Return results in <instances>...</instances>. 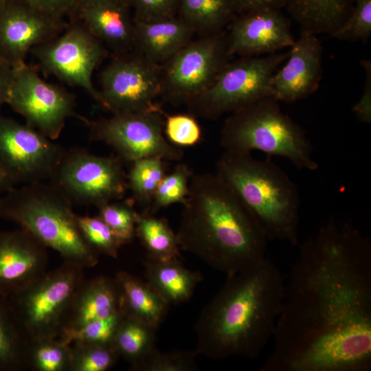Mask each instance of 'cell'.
<instances>
[{
  "instance_id": "5b68a950",
  "label": "cell",
  "mask_w": 371,
  "mask_h": 371,
  "mask_svg": "<svg viewBox=\"0 0 371 371\" xmlns=\"http://www.w3.org/2000/svg\"><path fill=\"white\" fill-rule=\"evenodd\" d=\"M0 218L14 222L47 249L85 269L98 263V254L85 240L73 203L52 183L13 188L0 197Z\"/></svg>"
},
{
  "instance_id": "ab89813d",
  "label": "cell",
  "mask_w": 371,
  "mask_h": 371,
  "mask_svg": "<svg viewBox=\"0 0 371 371\" xmlns=\"http://www.w3.org/2000/svg\"><path fill=\"white\" fill-rule=\"evenodd\" d=\"M133 19L148 21L175 17L179 0H128Z\"/></svg>"
},
{
  "instance_id": "d6986e66",
  "label": "cell",
  "mask_w": 371,
  "mask_h": 371,
  "mask_svg": "<svg viewBox=\"0 0 371 371\" xmlns=\"http://www.w3.org/2000/svg\"><path fill=\"white\" fill-rule=\"evenodd\" d=\"M47 248L26 230L0 232V293L8 297L47 271Z\"/></svg>"
},
{
  "instance_id": "277c9868",
  "label": "cell",
  "mask_w": 371,
  "mask_h": 371,
  "mask_svg": "<svg viewBox=\"0 0 371 371\" xmlns=\"http://www.w3.org/2000/svg\"><path fill=\"white\" fill-rule=\"evenodd\" d=\"M216 174L236 194L256 219L268 240L298 244L300 198L287 174L268 157L227 151Z\"/></svg>"
},
{
  "instance_id": "83f0119b",
  "label": "cell",
  "mask_w": 371,
  "mask_h": 371,
  "mask_svg": "<svg viewBox=\"0 0 371 371\" xmlns=\"http://www.w3.org/2000/svg\"><path fill=\"white\" fill-rule=\"evenodd\" d=\"M135 234L147 252V256L158 260L178 259L180 253L177 234L168 221L143 212L138 213Z\"/></svg>"
},
{
  "instance_id": "cb8c5ba5",
  "label": "cell",
  "mask_w": 371,
  "mask_h": 371,
  "mask_svg": "<svg viewBox=\"0 0 371 371\" xmlns=\"http://www.w3.org/2000/svg\"><path fill=\"white\" fill-rule=\"evenodd\" d=\"M144 265L147 282L169 304L190 299L202 280L201 273L185 268L179 259L158 260L146 256Z\"/></svg>"
},
{
  "instance_id": "484cf974",
  "label": "cell",
  "mask_w": 371,
  "mask_h": 371,
  "mask_svg": "<svg viewBox=\"0 0 371 371\" xmlns=\"http://www.w3.org/2000/svg\"><path fill=\"white\" fill-rule=\"evenodd\" d=\"M177 16L206 35L224 30L237 13L235 0H179Z\"/></svg>"
},
{
  "instance_id": "ac0fdd59",
  "label": "cell",
  "mask_w": 371,
  "mask_h": 371,
  "mask_svg": "<svg viewBox=\"0 0 371 371\" xmlns=\"http://www.w3.org/2000/svg\"><path fill=\"white\" fill-rule=\"evenodd\" d=\"M317 34L301 30L289 56L271 78V96L291 103L308 97L318 88L322 75V45Z\"/></svg>"
},
{
  "instance_id": "60d3db41",
  "label": "cell",
  "mask_w": 371,
  "mask_h": 371,
  "mask_svg": "<svg viewBox=\"0 0 371 371\" xmlns=\"http://www.w3.org/2000/svg\"><path fill=\"white\" fill-rule=\"evenodd\" d=\"M361 65L365 70V83L362 95L352 106V111L357 118L364 123H371V61L362 60Z\"/></svg>"
},
{
  "instance_id": "f546056e",
  "label": "cell",
  "mask_w": 371,
  "mask_h": 371,
  "mask_svg": "<svg viewBox=\"0 0 371 371\" xmlns=\"http://www.w3.org/2000/svg\"><path fill=\"white\" fill-rule=\"evenodd\" d=\"M126 180L133 200L149 207L155 190L166 175V161L158 157H145L131 163Z\"/></svg>"
},
{
  "instance_id": "ba28073f",
  "label": "cell",
  "mask_w": 371,
  "mask_h": 371,
  "mask_svg": "<svg viewBox=\"0 0 371 371\" xmlns=\"http://www.w3.org/2000/svg\"><path fill=\"white\" fill-rule=\"evenodd\" d=\"M288 56L289 52H277L228 62L214 83L186 104L190 113L216 120L271 96V78Z\"/></svg>"
},
{
  "instance_id": "bcb514c9",
  "label": "cell",
  "mask_w": 371,
  "mask_h": 371,
  "mask_svg": "<svg viewBox=\"0 0 371 371\" xmlns=\"http://www.w3.org/2000/svg\"><path fill=\"white\" fill-rule=\"evenodd\" d=\"M109 1L120 2V3H124L129 4L128 0H78V3L91 2V1Z\"/></svg>"
},
{
  "instance_id": "d6a6232c",
  "label": "cell",
  "mask_w": 371,
  "mask_h": 371,
  "mask_svg": "<svg viewBox=\"0 0 371 371\" xmlns=\"http://www.w3.org/2000/svg\"><path fill=\"white\" fill-rule=\"evenodd\" d=\"M70 347V371H106L120 357L113 344L74 342Z\"/></svg>"
},
{
  "instance_id": "44dd1931",
  "label": "cell",
  "mask_w": 371,
  "mask_h": 371,
  "mask_svg": "<svg viewBox=\"0 0 371 371\" xmlns=\"http://www.w3.org/2000/svg\"><path fill=\"white\" fill-rule=\"evenodd\" d=\"M194 34L177 16L148 21L134 20L133 51L161 65L190 43Z\"/></svg>"
},
{
  "instance_id": "9a60e30c",
  "label": "cell",
  "mask_w": 371,
  "mask_h": 371,
  "mask_svg": "<svg viewBox=\"0 0 371 371\" xmlns=\"http://www.w3.org/2000/svg\"><path fill=\"white\" fill-rule=\"evenodd\" d=\"M65 152L28 124L0 114V166L15 184L49 180Z\"/></svg>"
},
{
  "instance_id": "ee69618b",
  "label": "cell",
  "mask_w": 371,
  "mask_h": 371,
  "mask_svg": "<svg viewBox=\"0 0 371 371\" xmlns=\"http://www.w3.org/2000/svg\"><path fill=\"white\" fill-rule=\"evenodd\" d=\"M14 76V68L0 58V108L6 103Z\"/></svg>"
},
{
  "instance_id": "f6af8a7d",
  "label": "cell",
  "mask_w": 371,
  "mask_h": 371,
  "mask_svg": "<svg viewBox=\"0 0 371 371\" xmlns=\"http://www.w3.org/2000/svg\"><path fill=\"white\" fill-rule=\"evenodd\" d=\"M16 184L0 166V197L14 188Z\"/></svg>"
},
{
  "instance_id": "e0dca14e",
  "label": "cell",
  "mask_w": 371,
  "mask_h": 371,
  "mask_svg": "<svg viewBox=\"0 0 371 371\" xmlns=\"http://www.w3.org/2000/svg\"><path fill=\"white\" fill-rule=\"evenodd\" d=\"M228 53L234 56L272 54L291 47L290 21L280 10H260L236 17L229 25Z\"/></svg>"
},
{
  "instance_id": "e575fe53",
  "label": "cell",
  "mask_w": 371,
  "mask_h": 371,
  "mask_svg": "<svg viewBox=\"0 0 371 371\" xmlns=\"http://www.w3.org/2000/svg\"><path fill=\"white\" fill-rule=\"evenodd\" d=\"M98 215L114 234L125 245L132 240L135 234L138 213L134 208V200L128 199L111 202L98 207Z\"/></svg>"
},
{
  "instance_id": "f1b7e54d",
  "label": "cell",
  "mask_w": 371,
  "mask_h": 371,
  "mask_svg": "<svg viewBox=\"0 0 371 371\" xmlns=\"http://www.w3.org/2000/svg\"><path fill=\"white\" fill-rule=\"evenodd\" d=\"M157 328L125 315L113 341V345L133 368L155 348Z\"/></svg>"
},
{
  "instance_id": "30bf717a",
  "label": "cell",
  "mask_w": 371,
  "mask_h": 371,
  "mask_svg": "<svg viewBox=\"0 0 371 371\" xmlns=\"http://www.w3.org/2000/svg\"><path fill=\"white\" fill-rule=\"evenodd\" d=\"M123 161L84 149L65 152L50 183L74 204L100 207L121 199L128 188Z\"/></svg>"
},
{
  "instance_id": "4fadbf2b",
  "label": "cell",
  "mask_w": 371,
  "mask_h": 371,
  "mask_svg": "<svg viewBox=\"0 0 371 371\" xmlns=\"http://www.w3.org/2000/svg\"><path fill=\"white\" fill-rule=\"evenodd\" d=\"M100 106L113 114L161 108L155 99L162 95L160 65L133 51L115 55L100 74Z\"/></svg>"
},
{
  "instance_id": "836d02e7",
  "label": "cell",
  "mask_w": 371,
  "mask_h": 371,
  "mask_svg": "<svg viewBox=\"0 0 371 371\" xmlns=\"http://www.w3.org/2000/svg\"><path fill=\"white\" fill-rule=\"evenodd\" d=\"M124 317L121 308L108 317L93 320L78 328L64 330L58 339L67 345L74 342L113 344Z\"/></svg>"
},
{
  "instance_id": "4316f807",
  "label": "cell",
  "mask_w": 371,
  "mask_h": 371,
  "mask_svg": "<svg viewBox=\"0 0 371 371\" xmlns=\"http://www.w3.org/2000/svg\"><path fill=\"white\" fill-rule=\"evenodd\" d=\"M27 341L14 315L8 297L0 293V371L27 369Z\"/></svg>"
},
{
  "instance_id": "52a82bcc",
  "label": "cell",
  "mask_w": 371,
  "mask_h": 371,
  "mask_svg": "<svg viewBox=\"0 0 371 371\" xmlns=\"http://www.w3.org/2000/svg\"><path fill=\"white\" fill-rule=\"evenodd\" d=\"M85 269L63 261L8 297L27 340L58 338Z\"/></svg>"
},
{
  "instance_id": "2e32d148",
  "label": "cell",
  "mask_w": 371,
  "mask_h": 371,
  "mask_svg": "<svg viewBox=\"0 0 371 371\" xmlns=\"http://www.w3.org/2000/svg\"><path fill=\"white\" fill-rule=\"evenodd\" d=\"M65 18L44 12L23 0L0 6V58L13 68L24 63L31 49L60 34Z\"/></svg>"
},
{
  "instance_id": "6da1fadb",
  "label": "cell",
  "mask_w": 371,
  "mask_h": 371,
  "mask_svg": "<svg viewBox=\"0 0 371 371\" xmlns=\"http://www.w3.org/2000/svg\"><path fill=\"white\" fill-rule=\"evenodd\" d=\"M261 371L371 370V243L330 218L300 247Z\"/></svg>"
},
{
  "instance_id": "7a4b0ae2",
  "label": "cell",
  "mask_w": 371,
  "mask_h": 371,
  "mask_svg": "<svg viewBox=\"0 0 371 371\" xmlns=\"http://www.w3.org/2000/svg\"><path fill=\"white\" fill-rule=\"evenodd\" d=\"M284 293L282 275L267 258L227 276L195 324L196 354L258 358L273 337Z\"/></svg>"
},
{
  "instance_id": "7c38bea8",
  "label": "cell",
  "mask_w": 371,
  "mask_h": 371,
  "mask_svg": "<svg viewBox=\"0 0 371 371\" xmlns=\"http://www.w3.org/2000/svg\"><path fill=\"white\" fill-rule=\"evenodd\" d=\"M69 19L60 34L30 52L43 73L82 88L100 105L92 76L106 56V48L79 19L75 16Z\"/></svg>"
},
{
  "instance_id": "7dc6e473",
  "label": "cell",
  "mask_w": 371,
  "mask_h": 371,
  "mask_svg": "<svg viewBox=\"0 0 371 371\" xmlns=\"http://www.w3.org/2000/svg\"><path fill=\"white\" fill-rule=\"evenodd\" d=\"M11 0H0V6L4 5L5 3L9 2Z\"/></svg>"
},
{
  "instance_id": "d4e9b609",
  "label": "cell",
  "mask_w": 371,
  "mask_h": 371,
  "mask_svg": "<svg viewBox=\"0 0 371 371\" xmlns=\"http://www.w3.org/2000/svg\"><path fill=\"white\" fill-rule=\"evenodd\" d=\"M355 0H288L286 8L301 30L332 34L345 21Z\"/></svg>"
},
{
  "instance_id": "603a6c76",
  "label": "cell",
  "mask_w": 371,
  "mask_h": 371,
  "mask_svg": "<svg viewBox=\"0 0 371 371\" xmlns=\"http://www.w3.org/2000/svg\"><path fill=\"white\" fill-rule=\"evenodd\" d=\"M115 278L120 289L121 308L125 315L157 328L170 304L148 282L126 271L117 272Z\"/></svg>"
},
{
  "instance_id": "ffe728a7",
  "label": "cell",
  "mask_w": 371,
  "mask_h": 371,
  "mask_svg": "<svg viewBox=\"0 0 371 371\" xmlns=\"http://www.w3.org/2000/svg\"><path fill=\"white\" fill-rule=\"evenodd\" d=\"M71 16L79 19L115 55L134 50V20L129 4L109 1L81 3Z\"/></svg>"
},
{
  "instance_id": "d590c367",
  "label": "cell",
  "mask_w": 371,
  "mask_h": 371,
  "mask_svg": "<svg viewBox=\"0 0 371 371\" xmlns=\"http://www.w3.org/2000/svg\"><path fill=\"white\" fill-rule=\"evenodd\" d=\"M77 221L85 240L98 254L117 257L123 245L99 216L77 215Z\"/></svg>"
},
{
  "instance_id": "4dcf8cb0",
  "label": "cell",
  "mask_w": 371,
  "mask_h": 371,
  "mask_svg": "<svg viewBox=\"0 0 371 371\" xmlns=\"http://www.w3.org/2000/svg\"><path fill=\"white\" fill-rule=\"evenodd\" d=\"M26 363L33 371H70V345L58 338L29 339Z\"/></svg>"
},
{
  "instance_id": "f35d334b",
  "label": "cell",
  "mask_w": 371,
  "mask_h": 371,
  "mask_svg": "<svg viewBox=\"0 0 371 371\" xmlns=\"http://www.w3.org/2000/svg\"><path fill=\"white\" fill-rule=\"evenodd\" d=\"M164 135L172 144L188 147L201 139V128L195 117L189 114L165 115Z\"/></svg>"
},
{
  "instance_id": "b9f144b4",
  "label": "cell",
  "mask_w": 371,
  "mask_h": 371,
  "mask_svg": "<svg viewBox=\"0 0 371 371\" xmlns=\"http://www.w3.org/2000/svg\"><path fill=\"white\" fill-rule=\"evenodd\" d=\"M33 7L52 15L60 17L71 16L78 0H23Z\"/></svg>"
},
{
  "instance_id": "7bdbcfd3",
  "label": "cell",
  "mask_w": 371,
  "mask_h": 371,
  "mask_svg": "<svg viewBox=\"0 0 371 371\" xmlns=\"http://www.w3.org/2000/svg\"><path fill=\"white\" fill-rule=\"evenodd\" d=\"M288 0H235L237 15L260 10H280Z\"/></svg>"
},
{
  "instance_id": "8d00e7d4",
  "label": "cell",
  "mask_w": 371,
  "mask_h": 371,
  "mask_svg": "<svg viewBox=\"0 0 371 371\" xmlns=\"http://www.w3.org/2000/svg\"><path fill=\"white\" fill-rule=\"evenodd\" d=\"M196 355L195 351L175 350L163 352L155 348L131 370L135 371H196L198 370L195 359Z\"/></svg>"
},
{
  "instance_id": "5bb4252c",
  "label": "cell",
  "mask_w": 371,
  "mask_h": 371,
  "mask_svg": "<svg viewBox=\"0 0 371 371\" xmlns=\"http://www.w3.org/2000/svg\"><path fill=\"white\" fill-rule=\"evenodd\" d=\"M6 104L22 115L27 124L52 140L59 137L69 117H83L76 113L72 93L45 81L35 67L26 63L14 68Z\"/></svg>"
},
{
  "instance_id": "8992f818",
  "label": "cell",
  "mask_w": 371,
  "mask_h": 371,
  "mask_svg": "<svg viewBox=\"0 0 371 371\" xmlns=\"http://www.w3.org/2000/svg\"><path fill=\"white\" fill-rule=\"evenodd\" d=\"M220 142L227 151L259 150L269 157L287 159L299 169L315 170L319 167L305 132L272 96L231 113L222 127Z\"/></svg>"
},
{
  "instance_id": "7402d4cb",
  "label": "cell",
  "mask_w": 371,
  "mask_h": 371,
  "mask_svg": "<svg viewBox=\"0 0 371 371\" xmlns=\"http://www.w3.org/2000/svg\"><path fill=\"white\" fill-rule=\"evenodd\" d=\"M120 309L121 293L115 277L85 278L73 297L61 332L78 328Z\"/></svg>"
},
{
  "instance_id": "9c48e42d",
  "label": "cell",
  "mask_w": 371,
  "mask_h": 371,
  "mask_svg": "<svg viewBox=\"0 0 371 371\" xmlns=\"http://www.w3.org/2000/svg\"><path fill=\"white\" fill-rule=\"evenodd\" d=\"M166 113L159 108L144 112L113 114L90 120L83 117L92 139L104 143L124 161L145 157L179 161L183 151L164 135Z\"/></svg>"
},
{
  "instance_id": "8fae6325",
  "label": "cell",
  "mask_w": 371,
  "mask_h": 371,
  "mask_svg": "<svg viewBox=\"0 0 371 371\" xmlns=\"http://www.w3.org/2000/svg\"><path fill=\"white\" fill-rule=\"evenodd\" d=\"M230 58L224 30L192 40L160 65L162 95L187 104L214 83Z\"/></svg>"
},
{
  "instance_id": "1f68e13d",
  "label": "cell",
  "mask_w": 371,
  "mask_h": 371,
  "mask_svg": "<svg viewBox=\"0 0 371 371\" xmlns=\"http://www.w3.org/2000/svg\"><path fill=\"white\" fill-rule=\"evenodd\" d=\"M192 172L184 163L178 164L170 174H166L159 183L152 202L145 212L155 214L172 204L186 203Z\"/></svg>"
},
{
  "instance_id": "74e56055",
  "label": "cell",
  "mask_w": 371,
  "mask_h": 371,
  "mask_svg": "<svg viewBox=\"0 0 371 371\" xmlns=\"http://www.w3.org/2000/svg\"><path fill=\"white\" fill-rule=\"evenodd\" d=\"M371 34V0H355L343 23L330 36L342 41H366Z\"/></svg>"
},
{
  "instance_id": "3957f363",
  "label": "cell",
  "mask_w": 371,
  "mask_h": 371,
  "mask_svg": "<svg viewBox=\"0 0 371 371\" xmlns=\"http://www.w3.org/2000/svg\"><path fill=\"white\" fill-rule=\"evenodd\" d=\"M176 234L181 250L227 276L266 258L265 233L216 173L192 174Z\"/></svg>"
}]
</instances>
